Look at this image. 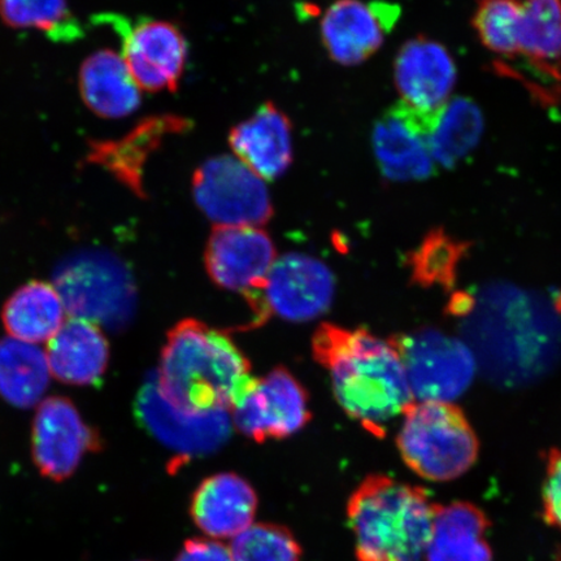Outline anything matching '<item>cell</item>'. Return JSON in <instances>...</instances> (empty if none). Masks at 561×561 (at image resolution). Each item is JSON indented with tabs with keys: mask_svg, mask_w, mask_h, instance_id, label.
I'll list each match as a JSON object with an SVG mask.
<instances>
[{
	"mask_svg": "<svg viewBox=\"0 0 561 561\" xmlns=\"http://www.w3.org/2000/svg\"><path fill=\"white\" fill-rule=\"evenodd\" d=\"M316 362L332 378L343 411L364 430L382 437L386 427L415 402L401 356L366 329L322 324L312 339Z\"/></svg>",
	"mask_w": 561,
	"mask_h": 561,
	"instance_id": "1",
	"label": "cell"
},
{
	"mask_svg": "<svg viewBox=\"0 0 561 561\" xmlns=\"http://www.w3.org/2000/svg\"><path fill=\"white\" fill-rule=\"evenodd\" d=\"M196 206L216 227H259L273 216L264 180L233 157L205 161L193 175Z\"/></svg>",
	"mask_w": 561,
	"mask_h": 561,
	"instance_id": "7",
	"label": "cell"
},
{
	"mask_svg": "<svg viewBox=\"0 0 561 561\" xmlns=\"http://www.w3.org/2000/svg\"><path fill=\"white\" fill-rule=\"evenodd\" d=\"M333 297V273L324 263L305 254H287L276 261L262 289L248 300L259 321L275 314L306 322L324 313Z\"/></svg>",
	"mask_w": 561,
	"mask_h": 561,
	"instance_id": "8",
	"label": "cell"
},
{
	"mask_svg": "<svg viewBox=\"0 0 561 561\" xmlns=\"http://www.w3.org/2000/svg\"><path fill=\"white\" fill-rule=\"evenodd\" d=\"M100 450V433L83 420L72 401L50 397L39 403L33 420L32 456L42 476L65 481L80 467L83 456Z\"/></svg>",
	"mask_w": 561,
	"mask_h": 561,
	"instance_id": "10",
	"label": "cell"
},
{
	"mask_svg": "<svg viewBox=\"0 0 561 561\" xmlns=\"http://www.w3.org/2000/svg\"><path fill=\"white\" fill-rule=\"evenodd\" d=\"M431 117L432 114H421L401 102L378 118L374 149L386 180L424 181L436 173L437 164L427 144Z\"/></svg>",
	"mask_w": 561,
	"mask_h": 561,
	"instance_id": "15",
	"label": "cell"
},
{
	"mask_svg": "<svg viewBox=\"0 0 561 561\" xmlns=\"http://www.w3.org/2000/svg\"><path fill=\"white\" fill-rule=\"evenodd\" d=\"M394 81L402 103L421 114H433L451 100L458 69L444 45L416 37L399 48Z\"/></svg>",
	"mask_w": 561,
	"mask_h": 561,
	"instance_id": "16",
	"label": "cell"
},
{
	"mask_svg": "<svg viewBox=\"0 0 561 561\" xmlns=\"http://www.w3.org/2000/svg\"><path fill=\"white\" fill-rule=\"evenodd\" d=\"M522 0H479L472 26L488 51L501 60L520 55Z\"/></svg>",
	"mask_w": 561,
	"mask_h": 561,
	"instance_id": "27",
	"label": "cell"
},
{
	"mask_svg": "<svg viewBox=\"0 0 561 561\" xmlns=\"http://www.w3.org/2000/svg\"><path fill=\"white\" fill-rule=\"evenodd\" d=\"M437 506L423 488L371 476L351 496L347 514L360 561H424Z\"/></svg>",
	"mask_w": 561,
	"mask_h": 561,
	"instance_id": "3",
	"label": "cell"
},
{
	"mask_svg": "<svg viewBox=\"0 0 561 561\" xmlns=\"http://www.w3.org/2000/svg\"><path fill=\"white\" fill-rule=\"evenodd\" d=\"M192 517L203 536L216 541H231L255 523L257 496L242 477L217 473L195 490Z\"/></svg>",
	"mask_w": 561,
	"mask_h": 561,
	"instance_id": "18",
	"label": "cell"
},
{
	"mask_svg": "<svg viewBox=\"0 0 561 561\" xmlns=\"http://www.w3.org/2000/svg\"><path fill=\"white\" fill-rule=\"evenodd\" d=\"M0 19L12 30L45 32L54 39L80 33L67 0H0Z\"/></svg>",
	"mask_w": 561,
	"mask_h": 561,
	"instance_id": "28",
	"label": "cell"
},
{
	"mask_svg": "<svg viewBox=\"0 0 561 561\" xmlns=\"http://www.w3.org/2000/svg\"><path fill=\"white\" fill-rule=\"evenodd\" d=\"M175 561H233L229 546L210 538L191 539Z\"/></svg>",
	"mask_w": 561,
	"mask_h": 561,
	"instance_id": "31",
	"label": "cell"
},
{
	"mask_svg": "<svg viewBox=\"0 0 561 561\" xmlns=\"http://www.w3.org/2000/svg\"><path fill=\"white\" fill-rule=\"evenodd\" d=\"M79 87L83 103L96 116L123 118L139 108L140 89L123 56L110 48L91 54L82 62Z\"/></svg>",
	"mask_w": 561,
	"mask_h": 561,
	"instance_id": "21",
	"label": "cell"
},
{
	"mask_svg": "<svg viewBox=\"0 0 561 561\" xmlns=\"http://www.w3.org/2000/svg\"><path fill=\"white\" fill-rule=\"evenodd\" d=\"M44 351L15 339L0 340V398L19 409L39 403L50 381Z\"/></svg>",
	"mask_w": 561,
	"mask_h": 561,
	"instance_id": "26",
	"label": "cell"
},
{
	"mask_svg": "<svg viewBox=\"0 0 561 561\" xmlns=\"http://www.w3.org/2000/svg\"><path fill=\"white\" fill-rule=\"evenodd\" d=\"M65 301L55 285L31 280L12 294L2 310L5 331L26 343L48 342L65 324Z\"/></svg>",
	"mask_w": 561,
	"mask_h": 561,
	"instance_id": "23",
	"label": "cell"
},
{
	"mask_svg": "<svg viewBox=\"0 0 561 561\" xmlns=\"http://www.w3.org/2000/svg\"><path fill=\"white\" fill-rule=\"evenodd\" d=\"M192 128L185 117L158 115L144 118L121 139L93 140L87 163L102 167L133 194L145 198V167L167 137L184 135Z\"/></svg>",
	"mask_w": 561,
	"mask_h": 561,
	"instance_id": "17",
	"label": "cell"
},
{
	"mask_svg": "<svg viewBox=\"0 0 561 561\" xmlns=\"http://www.w3.org/2000/svg\"><path fill=\"white\" fill-rule=\"evenodd\" d=\"M233 561H299L300 547L289 531L277 525L252 524L231 539Z\"/></svg>",
	"mask_w": 561,
	"mask_h": 561,
	"instance_id": "29",
	"label": "cell"
},
{
	"mask_svg": "<svg viewBox=\"0 0 561 561\" xmlns=\"http://www.w3.org/2000/svg\"><path fill=\"white\" fill-rule=\"evenodd\" d=\"M489 520L471 503L437 506L424 561H493Z\"/></svg>",
	"mask_w": 561,
	"mask_h": 561,
	"instance_id": "22",
	"label": "cell"
},
{
	"mask_svg": "<svg viewBox=\"0 0 561 561\" xmlns=\"http://www.w3.org/2000/svg\"><path fill=\"white\" fill-rule=\"evenodd\" d=\"M405 466L421 479H460L479 459L480 444L465 413L454 403L413 402L397 437Z\"/></svg>",
	"mask_w": 561,
	"mask_h": 561,
	"instance_id": "4",
	"label": "cell"
},
{
	"mask_svg": "<svg viewBox=\"0 0 561 561\" xmlns=\"http://www.w3.org/2000/svg\"><path fill=\"white\" fill-rule=\"evenodd\" d=\"M54 283L72 318L122 331L135 318L137 291L125 264L105 251H83L62 261Z\"/></svg>",
	"mask_w": 561,
	"mask_h": 561,
	"instance_id": "5",
	"label": "cell"
},
{
	"mask_svg": "<svg viewBox=\"0 0 561 561\" xmlns=\"http://www.w3.org/2000/svg\"><path fill=\"white\" fill-rule=\"evenodd\" d=\"M156 377L165 401L188 413L231 411L256 381L228 333L193 319L168 332Z\"/></svg>",
	"mask_w": 561,
	"mask_h": 561,
	"instance_id": "2",
	"label": "cell"
},
{
	"mask_svg": "<svg viewBox=\"0 0 561 561\" xmlns=\"http://www.w3.org/2000/svg\"><path fill=\"white\" fill-rule=\"evenodd\" d=\"M307 392L289 370L276 368L231 409V423L243 436L263 444L283 439L310 423Z\"/></svg>",
	"mask_w": 561,
	"mask_h": 561,
	"instance_id": "12",
	"label": "cell"
},
{
	"mask_svg": "<svg viewBox=\"0 0 561 561\" xmlns=\"http://www.w3.org/2000/svg\"><path fill=\"white\" fill-rule=\"evenodd\" d=\"M290 118L272 102L230 130L229 145L237 159L263 180L280 178L293 161Z\"/></svg>",
	"mask_w": 561,
	"mask_h": 561,
	"instance_id": "19",
	"label": "cell"
},
{
	"mask_svg": "<svg viewBox=\"0 0 561 561\" xmlns=\"http://www.w3.org/2000/svg\"><path fill=\"white\" fill-rule=\"evenodd\" d=\"M136 413L140 424L161 445L184 459L219 450L226 445L233 425L228 411L188 413L175 409L160 394L156 376L138 391Z\"/></svg>",
	"mask_w": 561,
	"mask_h": 561,
	"instance_id": "11",
	"label": "cell"
},
{
	"mask_svg": "<svg viewBox=\"0 0 561 561\" xmlns=\"http://www.w3.org/2000/svg\"><path fill=\"white\" fill-rule=\"evenodd\" d=\"M390 342L401 356L415 402L454 403L474 380V355L456 336L421 329Z\"/></svg>",
	"mask_w": 561,
	"mask_h": 561,
	"instance_id": "6",
	"label": "cell"
},
{
	"mask_svg": "<svg viewBox=\"0 0 561 561\" xmlns=\"http://www.w3.org/2000/svg\"><path fill=\"white\" fill-rule=\"evenodd\" d=\"M122 35L123 60L138 88L149 93L179 89L188 48L184 33L171 21L140 20L135 25L114 18Z\"/></svg>",
	"mask_w": 561,
	"mask_h": 561,
	"instance_id": "9",
	"label": "cell"
},
{
	"mask_svg": "<svg viewBox=\"0 0 561 561\" xmlns=\"http://www.w3.org/2000/svg\"><path fill=\"white\" fill-rule=\"evenodd\" d=\"M46 357L56 380L70 386L95 385L108 367L107 336L94 322L70 318L48 341Z\"/></svg>",
	"mask_w": 561,
	"mask_h": 561,
	"instance_id": "20",
	"label": "cell"
},
{
	"mask_svg": "<svg viewBox=\"0 0 561 561\" xmlns=\"http://www.w3.org/2000/svg\"><path fill=\"white\" fill-rule=\"evenodd\" d=\"M399 15L388 2L336 0L321 20L322 45L339 65H360L380 50Z\"/></svg>",
	"mask_w": 561,
	"mask_h": 561,
	"instance_id": "14",
	"label": "cell"
},
{
	"mask_svg": "<svg viewBox=\"0 0 561 561\" xmlns=\"http://www.w3.org/2000/svg\"><path fill=\"white\" fill-rule=\"evenodd\" d=\"M276 261L275 243L259 227H216L205 254L210 279L245 299L262 289Z\"/></svg>",
	"mask_w": 561,
	"mask_h": 561,
	"instance_id": "13",
	"label": "cell"
},
{
	"mask_svg": "<svg viewBox=\"0 0 561 561\" xmlns=\"http://www.w3.org/2000/svg\"><path fill=\"white\" fill-rule=\"evenodd\" d=\"M518 58L561 96V0H525Z\"/></svg>",
	"mask_w": 561,
	"mask_h": 561,
	"instance_id": "25",
	"label": "cell"
},
{
	"mask_svg": "<svg viewBox=\"0 0 561 561\" xmlns=\"http://www.w3.org/2000/svg\"><path fill=\"white\" fill-rule=\"evenodd\" d=\"M543 518L561 530V450H553L547 458L542 489Z\"/></svg>",
	"mask_w": 561,
	"mask_h": 561,
	"instance_id": "30",
	"label": "cell"
},
{
	"mask_svg": "<svg viewBox=\"0 0 561 561\" xmlns=\"http://www.w3.org/2000/svg\"><path fill=\"white\" fill-rule=\"evenodd\" d=\"M485 129L482 112L472 100L453 98L434 112L427 130V144L438 167L453 170L479 146Z\"/></svg>",
	"mask_w": 561,
	"mask_h": 561,
	"instance_id": "24",
	"label": "cell"
}]
</instances>
